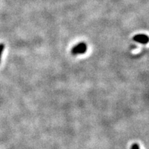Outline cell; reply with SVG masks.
Wrapping results in <instances>:
<instances>
[{
	"mask_svg": "<svg viewBox=\"0 0 149 149\" xmlns=\"http://www.w3.org/2000/svg\"><path fill=\"white\" fill-rule=\"evenodd\" d=\"M87 51V46L84 42H80L75 45L72 48L71 53L73 55H78V54H84Z\"/></svg>",
	"mask_w": 149,
	"mask_h": 149,
	"instance_id": "obj_1",
	"label": "cell"
},
{
	"mask_svg": "<svg viewBox=\"0 0 149 149\" xmlns=\"http://www.w3.org/2000/svg\"><path fill=\"white\" fill-rule=\"evenodd\" d=\"M133 39L134 41H135V42L141 43V44H148V37L146 35H143V34L136 35L133 37Z\"/></svg>",
	"mask_w": 149,
	"mask_h": 149,
	"instance_id": "obj_2",
	"label": "cell"
},
{
	"mask_svg": "<svg viewBox=\"0 0 149 149\" xmlns=\"http://www.w3.org/2000/svg\"><path fill=\"white\" fill-rule=\"evenodd\" d=\"M131 149H140V148H139V146L138 144L135 143V144H133V145H132Z\"/></svg>",
	"mask_w": 149,
	"mask_h": 149,
	"instance_id": "obj_3",
	"label": "cell"
},
{
	"mask_svg": "<svg viewBox=\"0 0 149 149\" xmlns=\"http://www.w3.org/2000/svg\"><path fill=\"white\" fill-rule=\"evenodd\" d=\"M3 48H4V46L3 44H0V60H1V54L3 53Z\"/></svg>",
	"mask_w": 149,
	"mask_h": 149,
	"instance_id": "obj_4",
	"label": "cell"
}]
</instances>
